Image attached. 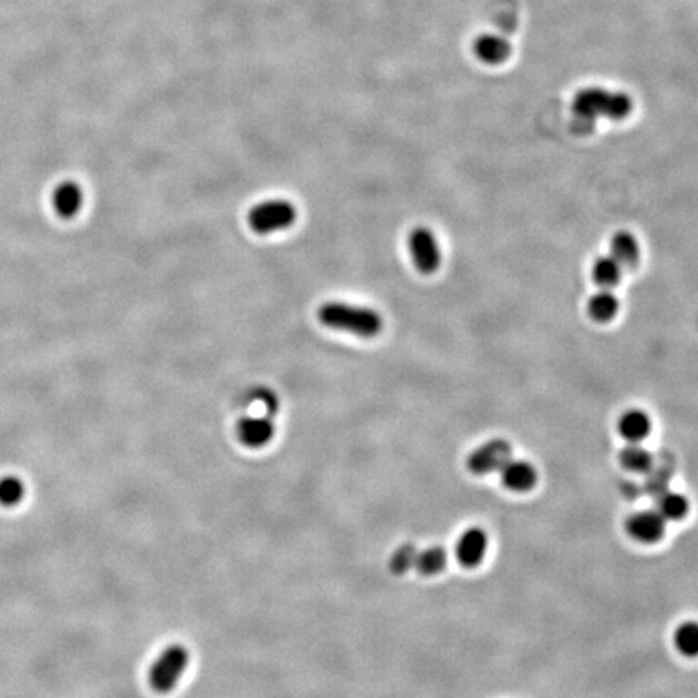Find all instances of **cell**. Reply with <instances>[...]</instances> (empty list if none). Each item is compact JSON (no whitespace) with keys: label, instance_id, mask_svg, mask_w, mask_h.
<instances>
[{"label":"cell","instance_id":"2e32d148","mask_svg":"<svg viewBox=\"0 0 698 698\" xmlns=\"http://www.w3.org/2000/svg\"><path fill=\"white\" fill-rule=\"evenodd\" d=\"M619 462L627 470L642 474L652 469L653 456L650 451L645 450L639 443H629L619 453Z\"/></svg>","mask_w":698,"mask_h":698},{"label":"cell","instance_id":"603a6c76","mask_svg":"<svg viewBox=\"0 0 698 698\" xmlns=\"http://www.w3.org/2000/svg\"><path fill=\"white\" fill-rule=\"evenodd\" d=\"M252 399H254V401H260V403L264 405L268 417H274L276 411H278V407H280L278 398H276L275 393H274L272 390H268V388H259V390H256V392L252 393Z\"/></svg>","mask_w":698,"mask_h":698},{"label":"cell","instance_id":"5b68a950","mask_svg":"<svg viewBox=\"0 0 698 698\" xmlns=\"http://www.w3.org/2000/svg\"><path fill=\"white\" fill-rule=\"evenodd\" d=\"M414 266L425 275H432L441 266V249L433 231L427 227H417L407 239Z\"/></svg>","mask_w":698,"mask_h":698},{"label":"cell","instance_id":"6da1fadb","mask_svg":"<svg viewBox=\"0 0 698 698\" xmlns=\"http://www.w3.org/2000/svg\"><path fill=\"white\" fill-rule=\"evenodd\" d=\"M317 317L329 329L353 333L361 338H374L384 329V319L377 311L354 304L338 301L322 304Z\"/></svg>","mask_w":698,"mask_h":698},{"label":"cell","instance_id":"7402d4cb","mask_svg":"<svg viewBox=\"0 0 698 698\" xmlns=\"http://www.w3.org/2000/svg\"><path fill=\"white\" fill-rule=\"evenodd\" d=\"M415 558H417V550L414 545L411 543L401 545L390 560V570H393L395 574H406L407 570H414Z\"/></svg>","mask_w":698,"mask_h":698},{"label":"cell","instance_id":"277c9868","mask_svg":"<svg viewBox=\"0 0 698 698\" xmlns=\"http://www.w3.org/2000/svg\"><path fill=\"white\" fill-rule=\"evenodd\" d=\"M298 211L293 204L283 199H274L254 206L249 212V227L259 235H270L286 230L293 225Z\"/></svg>","mask_w":698,"mask_h":698},{"label":"cell","instance_id":"4fadbf2b","mask_svg":"<svg viewBox=\"0 0 698 698\" xmlns=\"http://www.w3.org/2000/svg\"><path fill=\"white\" fill-rule=\"evenodd\" d=\"M83 206V190L80 184L74 182H65L60 184L54 193V207L56 212L64 219H72Z\"/></svg>","mask_w":698,"mask_h":698},{"label":"cell","instance_id":"ba28073f","mask_svg":"<svg viewBox=\"0 0 698 698\" xmlns=\"http://www.w3.org/2000/svg\"><path fill=\"white\" fill-rule=\"evenodd\" d=\"M488 552V537L484 529L470 527L461 533L456 543V558L464 568H477L485 560Z\"/></svg>","mask_w":698,"mask_h":698},{"label":"cell","instance_id":"8992f818","mask_svg":"<svg viewBox=\"0 0 698 698\" xmlns=\"http://www.w3.org/2000/svg\"><path fill=\"white\" fill-rule=\"evenodd\" d=\"M511 445L506 440L496 438L484 443L477 450L472 451L469 456L468 466L474 474H490L500 470L508 461L511 460Z\"/></svg>","mask_w":698,"mask_h":698},{"label":"cell","instance_id":"ffe728a7","mask_svg":"<svg viewBox=\"0 0 698 698\" xmlns=\"http://www.w3.org/2000/svg\"><path fill=\"white\" fill-rule=\"evenodd\" d=\"M674 645L678 652L687 658L698 656V623L686 621L674 632Z\"/></svg>","mask_w":698,"mask_h":698},{"label":"cell","instance_id":"9c48e42d","mask_svg":"<svg viewBox=\"0 0 698 698\" xmlns=\"http://www.w3.org/2000/svg\"><path fill=\"white\" fill-rule=\"evenodd\" d=\"M500 470L503 485L516 493H525L532 490L539 480L537 469L527 461L509 460Z\"/></svg>","mask_w":698,"mask_h":698},{"label":"cell","instance_id":"8fae6325","mask_svg":"<svg viewBox=\"0 0 698 698\" xmlns=\"http://www.w3.org/2000/svg\"><path fill=\"white\" fill-rule=\"evenodd\" d=\"M652 419L642 409H629L617 421V430L629 443H640L652 433Z\"/></svg>","mask_w":698,"mask_h":698},{"label":"cell","instance_id":"44dd1931","mask_svg":"<svg viewBox=\"0 0 698 698\" xmlns=\"http://www.w3.org/2000/svg\"><path fill=\"white\" fill-rule=\"evenodd\" d=\"M25 495V487L19 477L7 476L0 478V505L15 506Z\"/></svg>","mask_w":698,"mask_h":698},{"label":"cell","instance_id":"d6986e66","mask_svg":"<svg viewBox=\"0 0 698 698\" xmlns=\"http://www.w3.org/2000/svg\"><path fill=\"white\" fill-rule=\"evenodd\" d=\"M690 503L687 496L680 495V493H666L662 496V500L658 501V513L664 517V521H682L686 519V516L689 515Z\"/></svg>","mask_w":698,"mask_h":698},{"label":"cell","instance_id":"3957f363","mask_svg":"<svg viewBox=\"0 0 698 698\" xmlns=\"http://www.w3.org/2000/svg\"><path fill=\"white\" fill-rule=\"evenodd\" d=\"M190 663V653L183 645H170L157 656L149 671V682L159 694H168L182 679Z\"/></svg>","mask_w":698,"mask_h":698},{"label":"cell","instance_id":"ac0fdd59","mask_svg":"<svg viewBox=\"0 0 698 698\" xmlns=\"http://www.w3.org/2000/svg\"><path fill=\"white\" fill-rule=\"evenodd\" d=\"M446 562H448L446 550L441 547H430L423 552H417L414 568L419 570L423 576H435L445 570Z\"/></svg>","mask_w":698,"mask_h":698},{"label":"cell","instance_id":"5bb4252c","mask_svg":"<svg viewBox=\"0 0 698 698\" xmlns=\"http://www.w3.org/2000/svg\"><path fill=\"white\" fill-rule=\"evenodd\" d=\"M611 258H615L621 267L634 268L640 260L639 241L629 231H617L611 239Z\"/></svg>","mask_w":698,"mask_h":698},{"label":"cell","instance_id":"7c38bea8","mask_svg":"<svg viewBox=\"0 0 698 698\" xmlns=\"http://www.w3.org/2000/svg\"><path fill=\"white\" fill-rule=\"evenodd\" d=\"M476 56L488 65H500L511 56V44L503 37L484 35L474 43Z\"/></svg>","mask_w":698,"mask_h":698},{"label":"cell","instance_id":"9a60e30c","mask_svg":"<svg viewBox=\"0 0 698 698\" xmlns=\"http://www.w3.org/2000/svg\"><path fill=\"white\" fill-rule=\"evenodd\" d=\"M587 309L588 315L593 321L607 323L613 321L619 313V299L616 298L613 291L603 288L601 291H598L588 299Z\"/></svg>","mask_w":698,"mask_h":698},{"label":"cell","instance_id":"30bf717a","mask_svg":"<svg viewBox=\"0 0 698 698\" xmlns=\"http://www.w3.org/2000/svg\"><path fill=\"white\" fill-rule=\"evenodd\" d=\"M239 440L249 448H262L275 435V423L270 417H243L238 423Z\"/></svg>","mask_w":698,"mask_h":698},{"label":"cell","instance_id":"7a4b0ae2","mask_svg":"<svg viewBox=\"0 0 698 698\" xmlns=\"http://www.w3.org/2000/svg\"><path fill=\"white\" fill-rule=\"evenodd\" d=\"M632 111V101L623 92H609L601 88H590L578 92L572 102V112L580 121L603 119L624 120Z\"/></svg>","mask_w":698,"mask_h":698},{"label":"cell","instance_id":"52a82bcc","mask_svg":"<svg viewBox=\"0 0 698 698\" xmlns=\"http://www.w3.org/2000/svg\"><path fill=\"white\" fill-rule=\"evenodd\" d=\"M627 533L643 545L660 542L666 533V521L658 511H640L627 519Z\"/></svg>","mask_w":698,"mask_h":698},{"label":"cell","instance_id":"e0dca14e","mask_svg":"<svg viewBox=\"0 0 698 698\" xmlns=\"http://www.w3.org/2000/svg\"><path fill=\"white\" fill-rule=\"evenodd\" d=\"M592 276L597 282V285L601 288H613L617 285L623 278V267L611 256H603V258L597 259L593 268H592Z\"/></svg>","mask_w":698,"mask_h":698}]
</instances>
